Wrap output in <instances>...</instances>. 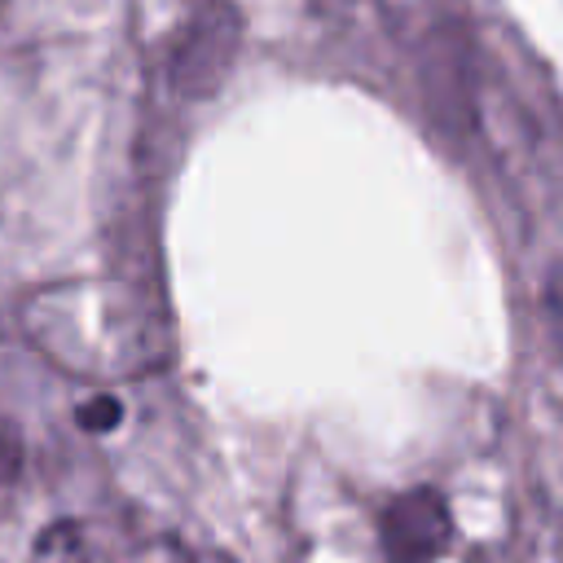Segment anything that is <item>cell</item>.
I'll return each mask as SVG.
<instances>
[{
    "label": "cell",
    "instance_id": "obj_1",
    "mask_svg": "<svg viewBox=\"0 0 563 563\" xmlns=\"http://www.w3.org/2000/svg\"><path fill=\"white\" fill-rule=\"evenodd\" d=\"M369 537L378 563H449L457 519L440 488H405L369 506Z\"/></svg>",
    "mask_w": 563,
    "mask_h": 563
},
{
    "label": "cell",
    "instance_id": "obj_2",
    "mask_svg": "<svg viewBox=\"0 0 563 563\" xmlns=\"http://www.w3.org/2000/svg\"><path fill=\"white\" fill-rule=\"evenodd\" d=\"M57 541H62L57 563H202V559L185 554V545L163 541V537H132L123 550H106V541L62 528Z\"/></svg>",
    "mask_w": 563,
    "mask_h": 563
},
{
    "label": "cell",
    "instance_id": "obj_3",
    "mask_svg": "<svg viewBox=\"0 0 563 563\" xmlns=\"http://www.w3.org/2000/svg\"><path fill=\"white\" fill-rule=\"evenodd\" d=\"M550 312H554V325H559V339H563V290L550 295Z\"/></svg>",
    "mask_w": 563,
    "mask_h": 563
}]
</instances>
